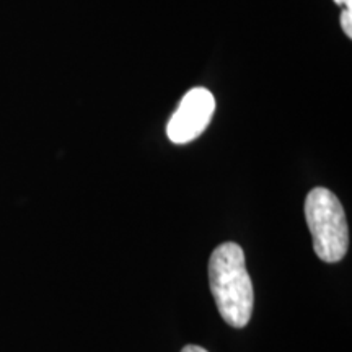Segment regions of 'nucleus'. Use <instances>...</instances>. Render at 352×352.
<instances>
[{
	"label": "nucleus",
	"mask_w": 352,
	"mask_h": 352,
	"mask_svg": "<svg viewBox=\"0 0 352 352\" xmlns=\"http://www.w3.org/2000/svg\"><path fill=\"white\" fill-rule=\"evenodd\" d=\"M209 284L219 314L233 328H245L253 314V284L245 266V253L227 241L209 259Z\"/></svg>",
	"instance_id": "nucleus-1"
},
{
	"label": "nucleus",
	"mask_w": 352,
	"mask_h": 352,
	"mask_svg": "<svg viewBox=\"0 0 352 352\" xmlns=\"http://www.w3.org/2000/svg\"><path fill=\"white\" fill-rule=\"evenodd\" d=\"M338 6H342L344 8H352V0H334Z\"/></svg>",
	"instance_id": "nucleus-6"
},
{
	"label": "nucleus",
	"mask_w": 352,
	"mask_h": 352,
	"mask_svg": "<svg viewBox=\"0 0 352 352\" xmlns=\"http://www.w3.org/2000/svg\"><path fill=\"white\" fill-rule=\"evenodd\" d=\"M341 26L346 36H352V8H344L341 13Z\"/></svg>",
	"instance_id": "nucleus-4"
},
{
	"label": "nucleus",
	"mask_w": 352,
	"mask_h": 352,
	"mask_svg": "<svg viewBox=\"0 0 352 352\" xmlns=\"http://www.w3.org/2000/svg\"><path fill=\"white\" fill-rule=\"evenodd\" d=\"M215 111V98L208 88L196 87L183 96L168 121L166 135L173 144H188L199 138Z\"/></svg>",
	"instance_id": "nucleus-3"
},
{
	"label": "nucleus",
	"mask_w": 352,
	"mask_h": 352,
	"mask_svg": "<svg viewBox=\"0 0 352 352\" xmlns=\"http://www.w3.org/2000/svg\"><path fill=\"white\" fill-rule=\"evenodd\" d=\"M305 219L321 261L338 263L349 248V228L342 204L327 188H314L305 199Z\"/></svg>",
	"instance_id": "nucleus-2"
},
{
	"label": "nucleus",
	"mask_w": 352,
	"mask_h": 352,
	"mask_svg": "<svg viewBox=\"0 0 352 352\" xmlns=\"http://www.w3.org/2000/svg\"><path fill=\"white\" fill-rule=\"evenodd\" d=\"M182 352H208L204 349V347H201V346H195V344H191V346H186V347H183V351Z\"/></svg>",
	"instance_id": "nucleus-5"
}]
</instances>
